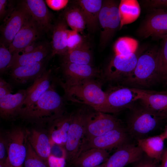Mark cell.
Returning <instances> with one entry per match:
<instances>
[{
	"mask_svg": "<svg viewBox=\"0 0 167 167\" xmlns=\"http://www.w3.org/2000/svg\"><path fill=\"white\" fill-rule=\"evenodd\" d=\"M103 0H79L78 6L84 15L86 26L91 32L95 31L99 25V16Z\"/></svg>",
	"mask_w": 167,
	"mask_h": 167,
	"instance_id": "obj_22",
	"label": "cell"
},
{
	"mask_svg": "<svg viewBox=\"0 0 167 167\" xmlns=\"http://www.w3.org/2000/svg\"><path fill=\"white\" fill-rule=\"evenodd\" d=\"M129 135L126 128L121 126L101 135L86 140L83 151L92 148L106 150L117 148L129 141Z\"/></svg>",
	"mask_w": 167,
	"mask_h": 167,
	"instance_id": "obj_12",
	"label": "cell"
},
{
	"mask_svg": "<svg viewBox=\"0 0 167 167\" xmlns=\"http://www.w3.org/2000/svg\"><path fill=\"white\" fill-rule=\"evenodd\" d=\"M86 111L79 109L72 113L71 122L65 145L66 161L72 164L83 151L85 142Z\"/></svg>",
	"mask_w": 167,
	"mask_h": 167,
	"instance_id": "obj_5",
	"label": "cell"
},
{
	"mask_svg": "<svg viewBox=\"0 0 167 167\" xmlns=\"http://www.w3.org/2000/svg\"><path fill=\"white\" fill-rule=\"evenodd\" d=\"M24 164L25 167H48L47 163L37 154L28 139L27 154Z\"/></svg>",
	"mask_w": 167,
	"mask_h": 167,
	"instance_id": "obj_34",
	"label": "cell"
},
{
	"mask_svg": "<svg viewBox=\"0 0 167 167\" xmlns=\"http://www.w3.org/2000/svg\"><path fill=\"white\" fill-rule=\"evenodd\" d=\"M43 31L31 16L16 34L8 49L12 54L35 41Z\"/></svg>",
	"mask_w": 167,
	"mask_h": 167,
	"instance_id": "obj_15",
	"label": "cell"
},
{
	"mask_svg": "<svg viewBox=\"0 0 167 167\" xmlns=\"http://www.w3.org/2000/svg\"><path fill=\"white\" fill-rule=\"evenodd\" d=\"M49 51L48 46L43 44L39 49L30 53L20 55L14 54L7 69L41 62L47 57Z\"/></svg>",
	"mask_w": 167,
	"mask_h": 167,
	"instance_id": "obj_28",
	"label": "cell"
},
{
	"mask_svg": "<svg viewBox=\"0 0 167 167\" xmlns=\"http://www.w3.org/2000/svg\"><path fill=\"white\" fill-rule=\"evenodd\" d=\"M43 44L42 43H36L35 41L26 46L19 52L14 54L20 55L30 53L39 49Z\"/></svg>",
	"mask_w": 167,
	"mask_h": 167,
	"instance_id": "obj_41",
	"label": "cell"
},
{
	"mask_svg": "<svg viewBox=\"0 0 167 167\" xmlns=\"http://www.w3.org/2000/svg\"><path fill=\"white\" fill-rule=\"evenodd\" d=\"M66 160V156L58 157L51 154L47 161L48 167H65Z\"/></svg>",
	"mask_w": 167,
	"mask_h": 167,
	"instance_id": "obj_38",
	"label": "cell"
},
{
	"mask_svg": "<svg viewBox=\"0 0 167 167\" xmlns=\"http://www.w3.org/2000/svg\"><path fill=\"white\" fill-rule=\"evenodd\" d=\"M44 59L33 64L19 66L11 69L10 75L13 81L24 84L32 80L34 81L46 70L47 62Z\"/></svg>",
	"mask_w": 167,
	"mask_h": 167,
	"instance_id": "obj_20",
	"label": "cell"
},
{
	"mask_svg": "<svg viewBox=\"0 0 167 167\" xmlns=\"http://www.w3.org/2000/svg\"><path fill=\"white\" fill-rule=\"evenodd\" d=\"M161 48L158 51L157 71L161 79L167 78V37L164 39Z\"/></svg>",
	"mask_w": 167,
	"mask_h": 167,
	"instance_id": "obj_33",
	"label": "cell"
},
{
	"mask_svg": "<svg viewBox=\"0 0 167 167\" xmlns=\"http://www.w3.org/2000/svg\"><path fill=\"white\" fill-rule=\"evenodd\" d=\"M64 20L71 30L82 32L85 28V19L80 8L78 6L70 7L64 13Z\"/></svg>",
	"mask_w": 167,
	"mask_h": 167,
	"instance_id": "obj_31",
	"label": "cell"
},
{
	"mask_svg": "<svg viewBox=\"0 0 167 167\" xmlns=\"http://www.w3.org/2000/svg\"><path fill=\"white\" fill-rule=\"evenodd\" d=\"M165 81V84L167 85V78L166 79V80Z\"/></svg>",
	"mask_w": 167,
	"mask_h": 167,
	"instance_id": "obj_49",
	"label": "cell"
},
{
	"mask_svg": "<svg viewBox=\"0 0 167 167\" xmlns=\"http://www.w3.org/2000/svg\"><path fill=\"white\" fill-rule=\"evenodd\" d=\"M47 5L51 9L54 11H59L65 7L69 1L68 0H46Z\"/></svg>",
	"mask_w": 167,
	"mask_h": 167,
	"instance_id": "obj_39",
	"label": "cell"
},
{
	"mask_svg": "<svg viewBox=\"0 0 167 167\" xmlns=\"http://www.w3.org/2000/svg\"><path fill=\"white\" fill-rule=\"evenodd\" d=\"M158 162L149 158L144 153L140 160L133 164V167H159Z\"/></svg>",
	"mask_w": 167,
	"mask_h": 167,
	"instance_id": "obj_37",
	"label": "cell"
},
{
	"mask_svg": "<svg viewBox=\"0 0 167 167\" xmlns=\"http://www.w3.org/2000/svg\"><path fill=\"white\" fill-rule=\"evenodd\" d=\"M120 17L119 28L124 25L135 21L139 17L141 9L138 1L135 0H122L119 4Z\"/></svg>",
	"mask_w": 167,
	"mask_h": 167,
	"instance_id": "obj_29",
	"label": "cell"
},
{
	"mask_svg": "<svg viewBox=\"0 0 167 167\" xmlns=\"http://www.w3.org/2000/svg\"><path fill=\"white\" fill-rule=\"evenodd\" d=\"M146 6L152 8H167V0H146Z\"/></svg>",
	"mask_w": 167,
	"mask_h": 167,
	"instance_id": "obj_40",
	"label": "cell"
},
{
	"mask_svg": "<svg viewBox=\"0 0 167 167\" xmlns=\"http://www.w3.org/2000/svg\"><path fill=\"white\" fill-rule=\"evenodd\" d=\"M12 57V54L3 44L0 43V71L2 73L7 69Z\"/></svg>",
	"mask_w": 167,
	"mask_h": 167,
	"instance_id": "obj_36",
	"label": "cell"
},
{
	"mask_svg": "<svg viewBox=\"0 0 167 167\" xmlns=\"http://www.w3.org/2000/svg\"><path fill=\"white\" fill-rule=\"evenodd\" d=\"M31 16L26 8L20 3L12 9L6 16L1 26V43L7 48L15 37Z\"/></svg>",
	"mask_w": 167,
	"mask_h": 167,
	"instance_id": "obj_10",
	"label": "cell"
},
{
	"mask_svg": "<svg viewBox=\"0 0 167 167\" xmlns=\"http://www.w3.org/2000/svg\"><path fill=\"white\" fill-rule=\"evenodd\" d=\"M92 56L89 47L84 43L81 46L67 52L63 56L62 63L92 65Z\"/></svg>",
	"mask_w": 167,
	"mask_h": 167,
	"instance_id": "obj_30",
	"label": "cell"
},
{
	"mask_svg": "<svg viewBox=\"0 0 167 167\" xmlns=\"http://www.w3.org/2000/svg\"><path fill=\"white\" fill-rule=\"evenodd\" d=\"M27 96V90H19L14 94L7 95L0 98V115L8 119L18 114Z\"/></svg>",
	"mask_w": 167,
	"mask_h": 167,
	"instance_id": "obj_21",
	"label": "cell"
},
{
	"mask_svg": "<svg viewBox=\"0 0 167 167\" xmlns=\"http://www.w3.org/2000/svg\"><path fill=\"white\" fill-rule=\"evenodd\" d=\"M53 79L52 71L50 69L46 70L35 80L26 89L27 96L19 112L34 105L51 85L54 82Z\"/></svg>",
	"mask_w": 167,
	"mask_h": 167,
	"instance_id": "obj_19",
	"label": "cell"
},
{
	"mask_svg": "<svg viewBox=\"0 0 167 167\" xmlns=\"http://www.w3.org/2000/svg\"><path fill=\"white\" fill-rule=\"evenodd\" d=\"M144 38L152 37L163 39L167 37V11L155 10L146 19L139 31Z\"/></svg>",
	"mask_w": 167,
	"mask_h": 167,
	"instance_id": "obj_14",
	"label": "cell"
},
{
	"mask_svg": "<svg viewBox=\"0 0 167 167\" xmlns=\"http://www.w3.org/2000/svg\"><path fill=\"white\" fill-rule=\"evenodd\" d=\"M119 4L114 0H103L99 13V23L100 27V44L103 48L120 27V17Z\"/></svg>",
	"mask_w": 167,
	"mask_h": 167,
	"instance_id": "obj_6",
	"label": "cell"
},
{
	"mask_svg": "<svg viewBox=\"0 0 167 167\" xmlns=\"http://www.w3.org/2000/svg\"><path fill=\"white\" fill-rule=\"evenodd\" d=\"M28 132L16 128L8 132L5 138L7 156L6 167H22L27 154Z\"/></svg>",
	"mask_w": 167,
	"mask_h": 167,
	"instance_id": "obj_7",
	"label": "cell"
},
{
	"mask_svg": "<svg viewBox=\"0 0 167 167\" xmlns=\"http://www.w3.org/2000/svg\"><path fill=\"white\" fill-rule=\"evenodd\" d=\"M0 167H6L4 162H0Z\"/></svg>",
	"mask_w": 167,
	"mask_h": 167,
	"instance_id": "obj_47",
	"label": "cell"
},
{
	"mask_svg": "<svg viewBox=\"0 0 167 167\" xmlns=\"http://www.w3.org/2000/svg\"><path fill=\"white\" fill-rule=\"evenodd\" d=\"M138 46V41L135 39L127 37L118 39L113 46L114 55L126 57L136 52Z\"/></svg>",
	"mask_w": 167,
	"mask_h": 167,
	"instance_id": "obj_32",
	"label": "cell"
},
{
	"mask_svg": "<svg viewBox=\"0 0 167 167\" xmlns=\"http://www.w3.org/2000/svg\"><path fill=\"white\" fill-rule=\"evenodd\" d=\"M127 122L126 130L130 135L137 139L145 137V136L156 127L161 118L157 114L141 104L139 106L134 105Z\"/></svg>",
	"mask_w": 167,
	"mask_h": 167,
	"instance_id": "obj_4",
	"label": "cell"
},
{
	"mask_svg": "<svg viewBox=\"0 0 167 167\" xmlns=\"http://www.w3.org/2000/svg\"><path fill=\"white\" fill-rule=\"evenodd\" d=\"M7 150L5 139L1 134L0 138V162H4L6 158Z\"/></svg>",
	"mask_w": 167,
	"mask_h": 167,
	"instance_id": "obj_42",
	"label": "cell"
},
{
	"mask_svg": "<svg viewBox=\"0 0 167 167\" xmlns=\"http://www.w3.org/2000/svg\"><path fill=\"white\" fill-rule=\"evenodd\" d=\"M62 67L65 80L63 82H64L72 83L89 79H98L102 76L100 70L93 65L62 63Z\"/></svg>",
	"mask_w": 167,
	"mask_h": 167,
	"instance_id": "obj_16",
	"label": "cell"
},
{
	"mask_svg": "<svg viewBox=\"0 0 167 167\" xmlns=\"http://www.w3.org/2000/svg\"><path fill=\"white\" fill-rule=\"evenodd\" d=\"M27 10L33 20L43 31L52 28V16L42 0H25L20 3Z\"/></svg>",
	"mask_w": 167,
	"mask_h": 167,
	"instance_id": "obj_18",
	"label": "cell"
},
{
	"mask_svg": "<svg viewBox=\"0 0 167 167\" xmlns=\"http://www.w3.org/2000/svg\"><path fill=\"white\" fill-rule=\"evenodd\" d=\"M72 116V113L64 114L51 122L49 137L52 144L65 146Z\"/></svg>",
	"mask_w": 167,
	"mask_h": 167,
	"instance_id": "obj_23",
	"label": "cell"
},
{
	"mask_svg": "<svg viewBox=\"0 0 167 167\" xmlns=\"http://www.w3.org/2000/svg\"><path fill=\"white\" fill-rule=\"evenodd\" d=\"M104 162L105 167H124L140 160L144 153L138 146L129 141L120 146Z\"/></svg>",
	"mask_w": 167,
	"mask_h": 167,
	"instance_id": "obj_13",
	"label": "cell"
},
{
	"mask_svg": "<svg viewBox=\"0 0 167 167\" xmlns=\"http://www.w3.org/2000/svg\"><path fill=\"white\" fill-rule=\"evenodd\" d=\"M60 83L68 100L89 106L96 111L108 113L106 93L102 90L99 79Z\"/></svg>",
	"mask_w": 167,
	"mask_h": 167,
	"instance_id": "obj_1",
	"label": "cell"
},
{
	"mask_svg": "<svg viewBox=\"0 0 167 167\" xmlns=\"http://www.w3.org/2000/svg\"><path fill=\"white\" fill-rule=\"evenodd\" d=\"M84 43L83 38L79 32L68 29L67 35V52L80 47Z\"/></svg>",
	"mask_w": 167,
	"mask_h": 167,
	"instance_id": "obj_35",
	"label": "cell"
},
{
	"mask_svg": "<svg viewBox=\"0 0 167 167\" xmlns=\"http://www.w3.org/2000/svg\"><path fill=\"white\" fill-rule=\"evenodd\" d=\"M109 156L106 150L90 148L83 151L72 164L75 167H94L105 162Z\"/></svg>",
	"mask_w": 167,
	"mask_h": 167,
	"instance_id": "obj_24",
	"label": "cell"
},
{
	"mask_svg": "<svg viewBox=\"0 0 167 167\" xmlns=\"http://www.w3.org/2000/svg\"><path fill=\"white\" fill-rule=\"evenodd\" d=\"M140 56L136 52L126 57L114 55L105 68V77L112 82H122L133 71Z\"/></svg>",
	"mask_w": 167,
	"mask_h": 167,
	"instance_id": "obj_11",
	"label": "cell"
},
{
	"mask_svg": "<svg viewBox=\"0 0 167 167\" xmlns=\"http://www.w3.org/2000/svg\"><path fill=\"white\" fill-rule=\"evenodd\" d=\"M108 113H116L132 108L140 97L138 88L117 86L106 92Z\"/></svg>",
	"mask_w": 167,
	"mask_h": 167,
	"instance_id": "obj_9",
	"label": "cell"
},
{
	"mask_svg": "<svg viewBox=\"0 0 167 167\" xmlns=\"http://www.w3.org/2000/svg\"><path fill=\"white\" fill-rule=\"evenodd\" d=\"M122 126L113 116L101 112H86L85 130L86 140L101 135Z\"/></svg>",
	"mask_w": 167,
	"mask_h": 167,
	"instance_id": "obj_8",
	"label": "cell"
},
{
	"mask_svg": "<svg viewBox=\"0 0 167 167\" xmlns=\"http://www.w3.org/2000/svg\"><path fill=\"white\" fill-rule=\"evenodd\" d=\"M8 2L6 0H0V19H2L4 17H6L7 15V13L8 9Z\"/></svg>",
	"mask_w": 167,
	"mask_h": 167,
	"instance_id": "obj_43",
	"label": "cell"
},
{
	"mask_svg": "<svg viewBox=\"0 0 167 167\" xmlns=\"http://www.w3.org/2000/svg\"><path fill=\"white\" fill-rule=\"evenodd\" d=\"M161 135L165 139H167V127Z\"/></svg>",
	"mask_w": 167,
	"mask_h": 167,
	"instance_id": "obj_46",
	"label": "cell"
},
{
	"mask_svg": "<svg viewBox=\"0 0 167 167\" xmlns=\"http://www.w3.org/2000/svg\"><path fill=\"white\" fill-rule=\"evenodd\" d=\"M27 139L37 154L47 163L52 148L49 137L42 132L33 130L28 132Z\"/></svg>",
	"mask_w": 167,
	"mask_h": 167,
	"instance_id": "obj_26",
	"label": "cell"
},
{
	"mask_svg": "<svg viewBox=\"0 0 167 167\" xmlns=\"http://www.w3.org/2000/svg\"><path fill=\"white\" fill-rule=\"evenodd\" d=\"M13 92L11 85L7 83L5 85L0 87V98Z\"/></svg>",
	"mask_w": 167,
	"mask_h": 167,
	"instance_id": "obj_44",
	"label": "cell"
},
{
	"mask_svg": "<svg viewBox=\"0 0 167 167\" xmlns=\"http://www.w3.org/2000/svg\"><path fill=\"white\" fill-rule=\"evenodd\" d=\"M94 167H105V163H104L103 164L100 165H98V166H97Z\"/></svg>",
	"mask_w": 167,
	"mask_h": 167,
	"instance_id": "obj_48",
	"label": "cell"
},
{
	"mask_svg": "<svg viewBox=\"0 0 167 167\" xmlns=\"http://www.w3.org/2000/svg\"><path fill=\"white\" fill-rule=\"evenodd\" d=\"M67 26L64 19L59 21L53 26L51 56L56 54L63 56L67 52Z\"/></svg>",
	"mask_w": 167,
	"mask_h": 167,
	"instance_id": "obj_27",
	"label": "cell"
},
{
	"mask_svg": "<svg viewBox=\"0 0 167 167\" xmlns=\"http://www.w3.org/2000/svg\"><path fill=\"white\" fill-rule=\"evenodd\" d=\"M139 101L162 119L167 118V91L159 92L138 89Z\"/></svg>",
	"mask_w": 167,
	"mask_h": 167,
	"instance_id": "obj_17",
	"label": "cell"
},
{
	"mask_svg": "<svg viewBox=\"0 0 167 167\" xmlns=\"http://www.w3.org/2000/svg\"><path fill=\"white\" fill-rule=\"evenodd\" d=\"M157 53L158 51L152 49L140 55L133 71L122 82L133 88L142 89L160 79L157 71Z\"/></svg>",
	"mask_w": 167,
	"mask_h": 167,
	"instance_id": "obj_3",
	"label": "cell"
},
{
	"mask_svg": "<svg viewBox=\"0 0 167 167\" xmlns=\"http://www.w3.org/2000/svg\"><path fill=\"white\" fill-rule=\"evenodd\" d=\"M64 106L63 99L56 91L54 82L34 105L18 114L35 122H51L64 114Z\"/></svg>",
	"mask_w": 167,
	"mask_h": 167,
	"instance_id": "obj_2",
	"label": "cell"
},
{
	"mask_svg": "<svg viewBox=\"0 0 167 167\" xmlns=\"http://www.w3.org/2000/svg\"><path fill=\"white\" fill-rule=\"evenodd\" d=\"M159 167H167V148L165 149Z\"/></svg>",
	"mask_w": 167,
	"mask_h": 167,
	"instance_id": "obj_45",
	"label": "cell"
},
{
	"mask_svg": "<svg viewBox=\"0 0 167 167\" xmlns=\"http://www.w3.org/2000/svg\"><path fill=\"white\" fill-rule=\"evenodd\" d=\"M165 140L161 134L138 139L137 145L148 156L159 162L165 150Z\"/></svg>",
	"mask_w": 167,
	"mask_h": 167,
	"instance_id": "obj_25",
	"label": "cell"
}]
</instances>
